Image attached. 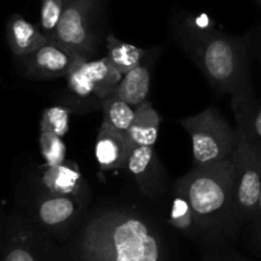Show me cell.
<instances>
[{"instance_id":"obj_1","label":"cell","mask_w":261,"mask_h":261,"mask_svg":"<svg viewBox=\"0 0 261 261\" xmlns=\"http://www.w3.org/2000/svg\"><path fill=\"white\" fill-rule=\"evenodd\" d=\"M178 37L217 91L234 94L251 88L244 41L194 23H184Z\"/></svg>"},{"instance_id":"obj_2","label":"cell","mask_w":261,"mask_h":261,"mask_svg":"<svg viewBox=\"0 0 261 261\" xmlns=\"http://www.w3.org/2000/svg\"><path fill=\"white\" fill-rule=\"evenodd\" d=\"M88 232L114 261L160 260L161 247L152 227L133 213L103 212L92 222Z\"/></svg>"},{"instance_id":"obj_3","label":"cell","mask_w":261,"mask_h":261,"mask_svg":"<svg viewBox=\"0 0 261 261\" xmlns=\"http://www.w3.org/2000/svg\"><path fill=\"white\" fill-rule=\"evenodd\" d=\"M233 155L221 162L193 167L177 184L198 221L212 222L232 214L233 203Z\"/></svg>"},{"instance_id":"obj_4","label":"cell","mask_w":261,"mask_h":261,"mask_svg":"<svg viewBox=\"0 0 261 261\" xmlns=\"http://www.w3.org/2000/svg\"><path fill=\"white\" fill-rule=\"evenodd\" d=\"M180 124L191 138L194 167L221 162L233 155L237 147V132L217 109L204 110L181 120Z\"/></svg>"},{"instance_id":"obj_5","label":"cell","mask_w":261,"mask_h":261,"mask_svg":"<svg viewBox=\"0 0 261 261\" xmlns=\"http://www.w3.org/2000/svg\"><path fill=\"white\" fill-rule=\"evenodd\" d=\"M232 214L241 219L256 217L261 193V160L241 127L236 126Z\"/></svg>"},{"instance_id":"obj_6","label":"cell","mask_w":261,"mask_h":261,"mask_svg":"<svg viewBox=\"0 0 261 261\" xmlns=\"http://www.w3.org/2000/svg\"><path fill=\"white\" fill-rule=\"evenodd\" d=\"M99 0H64V9L56 27L54 41L73 51L82 60L94 53L92 20Z\"/></svg>"},{"instance_id":"obj_7","label":"cell","mask_w":261,"mask_h":261,"mask_svg":"<svg viewBox=\"0 0 261 261\" xmlns=\"http://www.w3.org/2000/svg\"><path fill=\"white\" fill-rule=\"evenodd\" d=\"M122 74L106 58L98 60H81L65 76L69 91L79 98L101 99L115 93Z\"/></svg>"},{"instance_id":"obj_8","label":"cell","mask_w":261,"mask_h":261,"mask_svg":"<svg viewBox=\"0 0 261 261\" xmlns=\"http://www.w3.org/2000/svg\"><path fill=\"white\" fill-rule=\"evenodd\" d=\"M19 59L25 75L40 81L66 76L82 60L73 51L54 40Z\"/></svg>"},{"instance_id":"obj_9","label":"cell","mask_w":261,"mask_h":261,"mask_svg":"<svg viewBox=\"0 0 261 261\" xmlns=\"http://www.w3.org/2000/svg\"><path fill=\"white\" fill-rule=\"evenodd\" d=\"M125 168L137 181L138 186L145 195H154L161 186L162 170L153 147L132 145Z\"/></svg>"},{"instance_id":"obj_10","label":"cell","mask_w":261,"mask_h":261,"mask_svg":"<svg viewBox=\"0 0 261 261\" xmlns=\"http://www.w3.org/2000/svg\"><path fill=\"white\" fill-rule=\"evenodd\" d=\"M126 134L102 124L96 142V160L101 170L110 171L125 167L130 152Z\"/></svg>"},{"instance_id":"obj_11","label":"cell","mask_w":261,"mask_h":261,"mask_svg":"<svg viewBox=\"0 0 261 261\" xmlns=\"http://www.w3.org/2000/svg\"><path fill=\"white\" fill-rule=\"evenodd\" d=\"M232 107L236 126L244 130L261 160V103L255 102L252 88L232 94Z\"/></svg>"},{"instance_id":"obj_12","label":"cell","mask_w":261,"mask_h":261,"mask_svg":"<svg viewBox=\"0 0 261 261\" xmlns=\"http://www.w3.org/2000/svg\"><path fill=\"white\" fill-rule=\"evenodd\" d=\"M5 37L8 46L17 58L30 55L50 41L42 31L19 14H13L8 19Z\"/></svg>"},{"instance_id":"obj_13","label":"cell","mask_w":261,"mask_h":261,"mask_svg":"<svg viewBox=\"0 0 261 261\" xmlns=\"http://www.w3.org/2000/svg\"><path fill=\"white\" fill-rule=\"evenodd\" d=\"M35 217L46 227H55L70 221L79 209L76 196L51 195L46 194L35 201Z\"/></svg>"},{"instance_id":"obj_14","label":"cell","mask_w":261,"mask_h":261,"mask_svg":"<svg viewBox=\"0 0 261 261\" xmlns=\"http://www.w3.org/2000/svg\"><path fill=\"white\" fill-rule=\"evenodd\" d=\"M161 117L148 101L135 107V117L126 132V138L132 145L154 147L158 138Z\"/></svg>"},{"instance_id":"obj_15","label":"cell","mask_w":261,"mask_h":261,"mask_svg":"<svg viewBox=\"0 0 261 261\" xmlns=\"http://www.w3.org/2000/svg\"><path fill=\"white\" fill-rule=\"evenodd\" d=\"M41 184L45 188L46 194L78 198L82 188V175L76 168L65 163L47 166L41 177Z\"/></svg>"},{"instance_id":"obj_16","label":"cell","mask_w":261,"mask_h":261,"mask_svg":"<svg viewBox=\"0 0 261 261\" xmlns=\"http://www.w3.org/2000/svg\"><path fill=\"white\" fill-rule=\"evenodd\" d=\"M149 89L150 70L147 65L140 64L129 73L124 74L115 93L133 107H138L147 101Z\"/></svg>"},{"instance_id":"obj_17","label":"cell","mask_w":261,"mask_h":261,"mask_svg":"<svg viewBox=\"0 0 261 261\" xmlns=\"http://www.w3.org/2000/svg\"><path fill=\"white\" fill-rule=\"evenodd\" d=\"M106 47L107 54L105 58L122 75L140 65L144 58V50L130 43L122 42L112 33L107 36Z\"/></svg>"},{"instance_id":"obj_18","label":"cell","mask_w":261,"mask_h":261,"mask_svg":"<svg viewBox=\"0 0 261 261\" xmlns=\"http://www.w3.org/2000/svg\"><path fill=\"white\" fill-rule=\"evenodd\" d=\"M102 111H103L102 124L124 134H126L134 121L135 107L120 98L116 93H112L102 102Z\"/></svg>"},{"instance_id":"obj_19","label":"cell","mask_w":261,"mask_h":261,"mask_svg":"<svg viewBox=\"0 0 261 261\" xmlns=\"http://www.w3.org/2000/svg\"><path fill=\"white\" fill-rule=\"evenodd\" d=\"M40 145L41 152H42V155L47 166H58L63 165L65 162L66 147L63 140H61V137L56 135L55 133L42 129Z\"/></svg>"},{"instance_id":"obj_20","label":"cell","mask_w":261,"mask_h":261,"mask_svg":"<svg viewBox=\"0 0 261 261\" xmlns=\"http://www.w3.org/2000/svg\"><path fill=\"white\" fill-rule=\"evenodd\" d=\"M64 9V0H42L41 5V28L53 40Z\"/></svg>"},{"instance_id":"obj_21","label":"cell","mask_w":261,"mask_h":261,"mask_svg":"<svg viewBox=\"0 0 261 261\" xmlns=\"http://www.w3.org/2000/svg\"><path fill=\"white\" fill-rule=\"evenodd\" d=\"M69 112L65 107H51L43 112L41 129L50 130L59 137H64L69 130Z\"/></svg>"},{"instance_id":"obj_22","label":"cell","mask_w":261,"mask_h":261,"mask_svg":"<svg viewBox=\"0 0 261 261\" xmlns=\"http://www.w3.org/2000/svg\"><path fill=\"white\" fill-rule=\"evenodd\" d=\"M195 218L193 208L184 194L177 191V196L173 199L172 209H171V223L178 228H188Z\"/></svg>"},{"instance_id":"obj_23","label":"cell","mask_w":261,"mask_h":261,"mask_svg":"<svg viewBox=\"0 0 261 261\" xmlns=\"http://www.w3.org/2000/svg\"><path fill=\"white\" fill-rule=\"evenodd\" d=\"M5 222H7V221H0V251H2L3 242H4V236H5Z\"/></svg>"},{"instance_id":"obj_24","label":"cell","mask_w":261,"mask_h":261,"mask_svg":"<svg viewBox=\"0 0 261 261\" xmlns=\"http://www.w3.org/2000/svg\"><path fill=\"white\" fill-rule=\"evenodd\" d=\"M255 218H259L261 221V193H260V198H259V205H257L256 217H255Z\"/></svg>"},{"instance_id":"obj_25","label":"cell","mask_w":261,"mask_h":261,"mask_svg":"<svg viewBox=\"0 0 261 261\" xmlns=\"http://www.w3.org/2000/svg\"><path fill=\"white\" fill-rule=\"evenodd\" d=\"M257 2H259V3H260V4H261V0H257Z\"/></svg>"}]
</instances>
